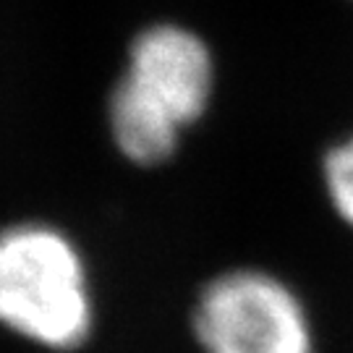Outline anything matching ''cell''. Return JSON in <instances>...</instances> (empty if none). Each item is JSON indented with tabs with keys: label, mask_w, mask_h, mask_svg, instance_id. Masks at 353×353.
Returning a JSON list of instances; mask_svg holds the SVG:
<instances>
[{
	"label": "cell",
	"mask_w": 353,
	"mask_h": 353,
	"mask_svg": "<svg viewBox=\"0 0 353 353\" xmlns=\"http://www.w3.org/2000/svg\"><path fill=\"white\" fill-rule=\"evenodd\" d=\"M212 94V50L194 29L173 21L141 29L108 100L115 150L141 168L163 165L210 110Z\"/></svg>",
	"instance_id": "1"
},
{
	"label": "cell",
	"mask_w": 353,
	"mask_h": 353,
	"mask_svg": "<svg viewBox=\"0 0 353 353\" xmlns=\"http://www.w3.org/2000/svg\"><path fill=\"white\" fill-rule=\"evenodd\" d=\"M94 314L89 265L65 230L42 220L0 228V327L68 353L92 338Z\"/></svg>",
	"instance_id": "2"
},
{
	"label": "cell",
	"mask_w": 353,
	"mask_h": 353,
	"mask_svg": "<svg viewBox=\"0 0 353 353\" xmlns=\"http://www.w3.org/2000/svg\"><path fill=\"white\" fill-rule=\"evenodd\" d=\"M191 327L204 353H316L309 303L262 267L214 275L194 303Z\"/></svg>",
	"instance_id": "3"
},
{
	"label": "cell",
	"mask_w": 353,
	"mask_h": 353,
	"mask_svg": "<svg viewBox=\"0 0 353 353\" xmlns=\"http://www.w3.org/2000/svg\"><path fill=\"white\" fill-rule=\"evenodd\" d=\"M319 178L332 214L353 230V131L332 141L322 154Z\"/></svg>",
	"instance_id": "4"
},
{
	"label": "cell",
	"mask_w": 353,
	"mask_h": 353,
	"mask_svg": "<svg viewBox=\"0 0 353 353\" xmlns=\"http://www.w3.org/2000/svg\"><path fill=\"white\" fill-rule=\"evenodd\" d=\"M351 3H353V0H351Z\"/></svg>",
	"instance_id": "5"
}]
</instances>
